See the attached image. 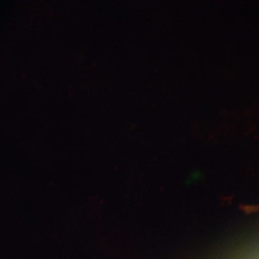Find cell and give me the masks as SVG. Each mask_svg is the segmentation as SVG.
I'll use <instances>...</instances> for the list:
<instances>
[]
</instances>
